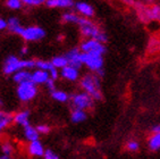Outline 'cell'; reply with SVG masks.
Here are the masks:
<instances>
[{
    "label": "cell",
    "mask_w": 160,
    "mask_h": 159,
    "mask_svg": "<svg viewBox=\"0 0 160 159\" xmlns=\"http://www.w3.org/2000/svg\"><path fill=\"white\" fill-rule=\"evenodd\" d=\"M43 158L44 159H58L59 156L55 152V151H52L51 149H47V150H44Z\"/></svg>",
    "instance_id": "32"
},
{
    "label": "cell",
    "mask_w": 160,
    "mask_h": 159,
    "mask_svg": "<svg viewBox=\"0 0 160 159\" xmlns=\"http://www.w3.org/2000/svg\"><path fill=\"white\" fill-rule=\"evenodd\" d=\"M148 147L151 151L160 150V132L159 133H151L148 139Z\"/></svg>",
    "instance_id": "23"
},
{
    "label": "cell",
    "mask_w": 160,
    "mask_h": 159,
    "mask_svg": "<svg viewBox=\"0 0 160 159\" xmlns=\"http://www.w3.org/2000/svg\"><path fill=\"white\" fill-rule=\"evenodd\" d=\"M23 5L28 7H39L43 3H46V0H22Z\"/></svg>",
    "instance_id": "29"
},
{
    "label": "cell",
    "mask_w": 160,
    "mask_h": 159,
    "mask_svg": "<svg viewBox=\"0 0 160 159\" xmlns=\"http://www.w3.org/2000/svg\"><path fill=\"white\" fill-rule=\"evenodd\" d=\"M124 3H126V5H135V0H122Z\"/></svg>",
    "instance_id": "40"
},
{
    "label": "cell",
    "mask_w": 160,
    "mask_h": 159,
    "mask_svg": "<svg viewBox=\"0 0 160 159\" xmlns=\"http://www.w3.org/2000/svg\"><path fill=\"white\" fill-rule=\"evenodd\" d=\"M77 25L80 28L81 34L84 38H86V39H97L102 43L107 42L108 40L107 34L102 30H100V28H99L96 23L90 21V18H86V17L82 16Z\"/></svg>",
    "instance_id": "1"
},
{
    "label": "cell",
    "mask_w": 160,
    "mask_h": 159,
    "mask_svg": "<svg viewBox=\"0 0 160 159\" xmlns=\"http://www.w3.org/2000/svg\"><path fill=\"white\" fill-rule=\"evenodd\" d=\"M126 149L128 150V151H131V152H136V151H139V149H140V143L135 140H131L127 142Z\"/></svg>",
    "instance_id": "28"
},
{
    "label": "cell",
    "mask_w": 160,
    "mask_h": 159,
    "mask_svg": "<svg viewBox=\"0 0 160 159\" xmlns=\"http://www.w3.org/2000/svg\"><path fill=\"white\" fill-rule=\"evenodd\" d=\"M23 134H24L25 140L30 141H34V140H39L40 139V133L38 132L37 127L32 126L31 124L24 126V131H23Z\"/></svg>",
    "instance_id": "17"
},
{
    "label": "cell",
    "mask_w": 160,
    "mask_h": 159,
    "mask_svg": "<svg viewBox=\"0 0 160 159\" xmlns=\"http://www.w3.org/2000/svg\"><path fill=\"white\" fill-rule=\"evenodd\" d=\"M28 152L32 157H43L44 147L40 140L30 141V143L28 146Z\"/></svg>",
    "instance_id": "14"
},
{
    "label": "cell",
    "mask_w": 160,
    "mask_h": 159,
    "mask_svg": "<svg viewBox=\"0 0 160 159\" xmlns=\"http://www.w3.org/2000/svg\"><path fill=\"white\" fill-rule=\"evenodd\" d=\"M136 9L142 22H160V5H144L140 3L136 5Z\"/></svg>",
    "instance_id": "5"
},
{
    "label": "cell",
    "mask_w": 160,
    "mask_h": 159,
    "mask_svg": "<svg viewBox=\"0 0 160 159\" xmlns=\"http://www.w3.org/2000/svg\"><path fill=\"white\" fill-rule=\"evenodd\" d=\"M44 85H46L47 88H48V90H49V91H52V90H55L56 89V86H55V80L50 77V79L46 82V84H44Z\"/></svg>",
    "instance_id": "34"
},
{
    "label": "cell",
    "mask_w": 160,
    "mask_h": 159,
    "mask_svg": "<svg viewBox=\"0 0 160 159\" xmlns=\"http://www.w3.org/2000/svg\"><path fill=\"white\" fill-rule=\"evenodd\" d=\"M50 61H51L53 66H55L56 68H58V69H60V68H62L64 66L68 65V60H67V57H66V55L56 56V57H53V58L51 59Z\"/></svg>",
    "instance_id": "25"
},
{
    "label": "cell",
    "mask_w": 160,
    "mask_h": 159,
    "mask_svg": "<svg viewBox=\"0 0 160 159\" xmlns=\"http://www.w3.org/2000/svg\"><path fill=\"white\" fill-rule=\"evenodd\" d=\"M74 7L77 14H80L83 17L92 18L93 16H94V8L90 3H85V1H78V3H75Z\"/></svg>",
    "instance_id": "12"
},
{
    "label": "cell",
    "mask_w": 160,
    "mask_h": 159,
    "mask_svg": "<svg viewBox=\"0 0 160 159\" xmlns=\"http://www.w3.org/2000/svg\"><path fill=\"white\" fill-rule=\"evenodd\" d=\"M46 5L49 8H62L68 9L74 6V0H46Z\"/></svg>",
    "instance_id": "15"
},
{
    "label": "cell",
    "mask_w": 160,
    "mask_h": 159,
    "mask_svg": "<svg viewBox=\"0 0 160 159\" xmlns=\"http://www.w3.org/2000/svg\"><path fill=\"white\" fill-rule=\"evenodd\" d=\"M7 28L9 32L14 34H19V32L22 31L23 26L19 23V19L17 17H10L8 21H7Z\"/></svg>",
    "instance_id": "22"
},
{
    "label": "cell",
    "mask_w": 160,
    "mask_h": 159,
    "mask_svg": "<svg viewBox=\"0 0 160 159\" xmlns=\"http://www.w3.org/2000/svg\"><path fill=\"white\" fill-rule=\"evenodd\" d=\"M50 79L49 72H47L44 69H41V68H37L34 69L33 72H31V81L34 82L38 85H41V84H46V82Z\"/></svg>",
    "instance_id": "13"
},
{
    "label": "cell",
    "mask_w": 160,
    "mask_h": 159,
    "mask_svg": "<svg viewBox=\"0 0 160 159\" xmlns=\"http://www.w3.org/2000/svg\"><path fill=\"white\" fill-rule=\"evenodd\" d=\"M149 50L151 52H158L160 51V40L152 39L150 44H149Z\"/></svg>",
    "instance_id": "30"
},
{
    "label": "cell",
    "mask_w": 160,
    "mask_h": 159,
    "mask_svg": "<svg viewBox=\"0 0 160 159\" xmlns=\"http://www.w3.org/2000/svg\"><path fill=\"white\" fill-rule=\"evenodd\" d=\"M51 92V98L53 100L58 101V102H67L68 100H71V97L66 91H62V90H52Z\"/></svg>",
    "instance_id": "24"
},
{
    "label": "cell",
    "mask_w": 160,
    "mask_h": 159,
    "mask_svg": "<svg viewBox=\"0 0 160 159\" xmlns=\"http://www.w3.org/2000/svg\"><path fill=\"white\" fill-rule=\"evenodd\" d=\"M150 131H151V133H159L160 132V123L154 124L153 126H151Z\"/></svg>",
    "instance_id": "36"
},
{
    "label": "cell",
    "mask_w": 160,
    "mask_h": 159,
    "mask_svg": "<svg viewBox=\"0 0 160 159\" xmlns=\"http://www.w3.org/2000/svg\"><path fill=\"white\" fill-rule=\"evenodd\" d=\"M82 63L92 73H96L99 76H103L105 70H103V57H102V55L82 52Z\"/></svg>",
    "instance_id": "4"
},
{
    "label": "cell",
    "mask_w": 160,
    "mask_h": 159,
    "mask_svg": "<svg viewBox=\"0 0 160 159\" xmlns=\"http://www.w3.org/2000/svg\"><path fill=\"white\" fill-rule=\"evenodd\" d=\"M6 6L12 10H17L21 9L23 7V1L22 0H7L6 1Z\"/></svg>",
    "instance_id": "27"
},
{
    "label": "cell",
    "mask_w": 160,
    "mask_h": 159,
    "mask_svg": "<svg viewBox=\"0 0 160 159\" xmlns=\"http://www.w3.org/2000/svg\"><path fill=\"white\" fill-rule=\"evenodd\" d=\"M12 123H14V115L0 110V132H2L6 127H8Z\"/></svg>",
    "instance_id": "19"
},
{
    "label": "cell",
    "mask_w": 160,
    "mask_h": 159,
    "mask_svg": "<svg viewBox=\"0 0 160 159\" xmlns=\"http://www.w3.org/2000/svg\"><path fill=\"white\" fill-rule=\"evenodd\" d=\"M38 84H35L34 82H32L31 80L25 81V82L19 83L16 89V95L18 100H21L22 102H28L32 101L38 95Z\"/></svg>",
    "instance_id": "6"
},
{
    "label": "cell",
    "mask_w": 160,
    "mask_h": 159,
    "mask_svg": "<svg viewBox=\"0 0 160 159\" xmlns=\"http://www.w3.org/2000/svg\"><path fill=\"white\" fill-rule=\"evenodd\" d=\"M35 67V60L33 59H19L17 56H8L3 63L2 70L6 75H12L19 69H31Z\"/></svg>",
    "instance_id": "2"
},
{
    "label": "cell",
    "mask_w": 160,
    "mask_h": 159,
    "mask_svg": "<svg viewBox=\"0 0 160 159\" xmlns=\"http://www.w3.org/2000/svg\"><path fill=\"white\" fill-rule=\"evenodd\" d=\"M28 52V48L26 46H23L22 47V49H21V54L22 55H26Z\"/></svg>",
    "instance_id": "38"
},
{
    "label": "cell",
    "mask_w": 160,
    "mask_h": 159,
    "mask_svg": "<svg viewBox=\"0 0 160 159\" xmlns=\"http://www.w3.org/2000/svg\"><path fill=\"white\" fill-rule=\"evenodd\" d=\"M37 130L40 134H48L51 129H50V126L47 125V124H39V125L37 126Z\"/></svg>",
    "instance_id": "33"
},
{
    "label": "cell",
    "mask_w": 160,
    "mask_h": 159,
    "mask_svg": "<svg viewBox=\"0 0 160 159\" xmlns=\"http://www.w3.org/2000/svg\"><path fill=\"white\" fill-rule=\"evenodd\" d=\"M49 75H50V77H51V79H53L56 81V80H57L59 77V75H60V74H59L58 68H56V67L52 68V69H51L49 72Z\"/></svg>",
    "instance_id": "35"
},
{
    "label": "cell",
    "mask_w": 160,
    "mask_h": 159,
    "mask_svg": "<svg viewBox=\"0 0 160 159\" xmlns=\"http://www.w3.org/2000/svg\"><path fill=\"white\" fill-rule=\"evenodd\" d=\"M28 80H31V72L28 69H19L12 74V81L17 84L28 81Z\"/></svg>",
    "instance_id": "20"
},
{
    "label": "cell",
    "mask_w": 160,
    "mask_h": 159,
    "mask_svg": "<svg viewBox=\"0 0 160 159\" xmlns=\"http://www.w3.org/2000/svg\"><path fill=\"white\" fill-rule=\"evenodd\" d=\"M18 35L26 42H35V41H40L46 37V31L37 25H32L28 28L23 26Z\"/></svg>",
    "instance_id": "7"
},
{
    "label": "cell",
    "mask_w": 160,
    "mask_h": 159,
    "mask_svg": "<svg viewBox=\"0 0 160 159\" xmlns=\"http://www.w3.org/2000/svg\"><path fill=\"white\" fill-rule=\"evenodd\" d=\"M88 118V114L86 110L78 109V108H74L71 113V121L74 124H80V123L84 122Z\"/></svg>",
    "instance_id": "18"
},
{
    "label": "cell",
    "mask_w": 160,
    "mask_h": 159,
    "mask_svg": "<svg viewBox=\"0 0 160 159\" xmlns=\"http://www.w3.org/2000/svg\"><path fill=\"white\" fill-rule=\"evenodd\" d=\"M59 74H60V76H62V79L67 80L69 82H75L80 79V68L68 64L62 68H60Z\"/></svg>",
    "instance_id": "10"
},
{
    "label": "cell",
    "mask_w": 160,
    "mask_h": 159,
    "mask_svg": "<svg viewBox=\"0 0 160 159\" xmlns=\"http://www.w3.org/2000/svg\"><path fill=\"white\" fill-rule=\"evenodd\" d=\"M81 88L88 92L94 101L101 100L102 93L100 89V79L97 74H86L81 79Z\"/></svg>",
    "instance_id": "3"
},
{
    "label": "cell",
    "mask_w": 160,
    "mask_h": 159,
    "mask_svg": "<svg viewBox=\"0 0 160 159\" xmlns=\"http://www.w3.org/2000/svg\"><path fill=\"white\" fill-rule=\"evenodd\" d=\"M81 17L82 16L77 13H73V12H68V13H64L62 16V23H66V24H78Z\"/></svg>",
    "instance_id": "21"
},
{
    "label": "cell",
    "mask_w": 160,
    "mask_h": 159,
    "mask_svg": "<svg viewBox=\"0 0 160 159\" xmlns=\"http://www.w3.org/2000/svg\"><path fill=\"white\" fill-rule=\"evenodd\" d=\"M1 105H2V102H1V100H0V106H1Z\"/></svg>",
    "instance_id": "41"
},
{
    "label": "cell",
    "mask_w": 160,
    "mask_h": 159,
    "mask_svg": "<svg viewBox=\"0 0 160 159\" xmlns=\"http://www.w3.org/2000/svg\"><path fill=\"white\" fill-rule=\"evenodd\" d=\"M14 123L19 126H26L30 124V111L28 110H21L14 115Z\"/></svg>",
    "instance_id": "16"
},
{
    "label": "cell",
    "mask_w": 160,
    "mask_h": 159,
    "mask_svg": "<svg viewBox=\"0 0 160 159\" xmlns=\"http://www.w3.org/2000/svg\"><path fill=\"white\" fill-rule=\"evenodd\" d=\"M80 49L82 52H90V54H98V55H105L106 46L105 43L100 42L97 39H86L81 43Z\"/></svg>",
    "instance_id": "9"
},
{
    "label": "cell",
    "mask_w": 160,
    "mask_h": 159,
    "mask_svg": "<svg viewBox=\"0 0 160 159\" xmlns=\"http://www.w3.org/2000/svg\"><path fill=\"white\" fill-rule=\"evenodd\" d=\"M141 3H144V5H151V3H154V0H139Z\"/></svg>",
    "instance_id": "39"
},
{
    "label": "cell",
    "mask_w": 160,
    "mask_h": 159,
    "mask_svg": "<svg viewBox=\"0 0 160 159\" xmlns=\"http://www.w3.org/2000/svg\"><path fill=\"white\" fill-rule=\"evenodd\" d=\"M35 67L41 68V69H44L47 72H50V70L55 68V66L52 65L51 61H47V60H35Z\"/></svg>",
    "instance_id": "26"
},
{
    "label": "cell",
    "mask_w": 160,
    "mask_h": 159,
    "mask_svg": "<svg viewBox=\"0 0 160 159\" xmlns=\"http://www.w3.org/2000/svg\"><path fill=\"white\" fill-rule=\"evenodd\" d=\"M7 28V21L3 18H0V31H3Z\"/></svg>",
    "instance_id": "37"
},
{
    "label": "cell",
    "mask_w": 160,
    "mask_h": 159,
    "mask_svg": "<svg viewBox=\"0 0 160 159\" xmlns=\"http://www.w3.org/2000/svg\"><path fill=\"white\" fill-rule=\"evenodd\" d=\"M72 105L74 108H78V109H83V110H89L93 107V102H94V99L91 97V95L85 91H81L74 93V95L71 97Z\"/></svg>",
    "instance_id": "8"
},
{
    "label": "cell",
    "mask_w": 160,
    "mask_h": 159,
    "mask_svg": "<svg viewBox=\"0 0 160 159\" xmlns=\"http://www.w3.org/2000/svg\"><path fill=\"white\" fill-rule=\"evenodd\" d=\"M1 150H2V155H3V156H6L8 159L12 157V151H14V149H12V147L10 146L9 143L2 144V148H1Z\"/></svg>",
    "instance_id": "31"
},
{
    "label": "cell",
    "mask_w": 160,
    "mask_h": 159,
    "mask_svg": "<svg viewBox=\"0 0 160 159\" xmlns=\"http://www.w3.org/2000/svg\"><path fill=\"white\" fill-rule=\"evenodd\" d=\"M66 57H67L68 64L72 65V66H75L77 68H81L83 66V63H82V51H81L80 48H73V49H71L66 54Z\"/></svg>",
    "instance_id": "11"
}]
</instances>
